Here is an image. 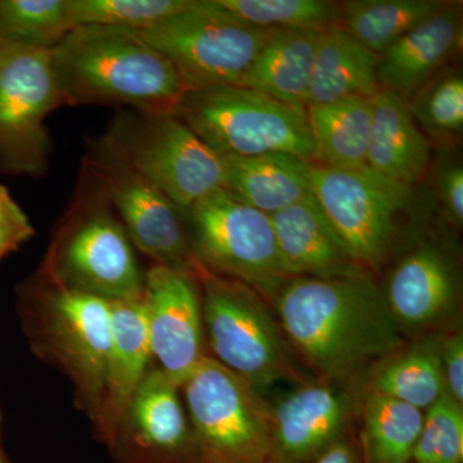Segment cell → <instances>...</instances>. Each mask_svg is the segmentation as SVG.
<instances>
[{"label":"cell","mask_w":463,"mask_h":463,"mask_svg":"<svg viewBox=\"0 0 463 463\" xmlns=\"http://www.w3.org/2000/svg\"><path fill=\"white\" fill-rule=\"evenodd\" d=\"M105 142L183 213L223 188V160L175 114L130 111Z\"/></svg>","instance_id":"9"},{"label":"cell","mask_w":463,"mask_h":463,"mask_svg":"<svg viewBox=\"0 0 463 463\" xmlns=\"http://www.w3.org/2000/svg\"><path fill=\"white\" fill-rule=\"evenodd\" d=\"M273 443L269 463H310L344 438L353 399L328 383H313L272 405Z\"/></svg>","instance_id":"16"},{"label":"cell","mask_w":463,"mask_h":463,"mask_svg":"<svg viewBox=\"0 0 463 463\" xmlns=\"http://www.w3.org/2000/svg\"><path fill=\"white\" fill-rule=\"evenodd\" d=\"M249 25L270 30L325 33L340 26L341 11L330 0H216Z\"/></svg>","instance_id":"31"},{"label":"cell","mask_w":463,"mask_h":463,"mask_svg":"<svg viewBox=\"0 0 463 463\" xmlns=\"http://www.w3.org/2000/svg\"><path fill=\"white\" fill-rule=\"evenodd\" d=\"M439 156H432L426 179L437 213L448 227L461 231L463 225V165L457 148L440 147Z\"/></svg>","instance_id":"34"},{"label":"cell","mask_w":463,"mask_h":463,"mask_svg":"<svg viewBox=\"0 0 463 463\" xmlns=\"http://www.w3.org/2000/svg\"><path fill=\"white\" fill-rule=\"evenodd\" d=\"M0 463H5V459H3L2 452H0Z\"/></svg>","instance_id":"39"},{"label":"cell","mask_w":463,"mask_h":463,"mask_svg":"<svg viewBox=\"0 0 463 463\" xmlns=\"http://www.w3.org/2000/svg\"><path fill=\"white\" fill-rule=\"evenodd\" d=\"M279 249L295 277L365 276L315 196L270 215Z\"/></svg>","instance_id":"20"},{"label":"cell","mask_w":463,"mask_h":463,"mask_svg":"<svg viewBox=\"0 0 463 463\" xmlns=\"http://www.w3.org/2000/svg\"><path fill=\"white\" fill-rule=\"evenodd\" d=\"M179 389L158 368L148 371L109 448L118 463H197Z\"/></svg>","instance_id":"15"},{"label":"cell","mask_w":463,"mask_h":463,"mask_svg":"<svg viewBox=\"0 0 463 463\" xmlns=\"http://www.w3.org/2000/svg\"><path fill=\"white\" fill-rule=\"evenodd\" d=\"M191 0H69L76 26L143 32L187 7Z\"/></svg>","instance_id":"32"},{"label":"cell","mask_w":463,"mask_h":463,"mask_svg":"<svg viewBox=\"0 0 463 463\" xmlns=\"http://www.w3.org/2000/svg\"><path fill=\"white\" fill-rule=\"evenodd\" d=\"M458 288V269L450 250L440 241L422 240L395 265L383 294L399 326L421 327L452 310Z\"/></svg>","instance_id":"17"},{"label":"cell","mask_w":463,"mask_h":463,"mask_svg":"<svg viewBox=\"0 0 463 463\" xmlns=\"http://www.w3.org/2000/svg\"><path fill=\"white\" fill-rule=\"evenodd\" d=\"M423 423L422 411L371 390L364 403V447L371 463H410Z\"/></svg>","instance_id":"27"},{"label":"cell","mask_w":463,"mask_h":463,"mask_svg":"<svg viewBox=\"0 0 463 463\" xmlns=\"http://www.w3.org/2000/svg\"><path fill=\"white\" fill-rule=\"evenodd\" d=\"M106 206L99 191L96 201L76 206L52 245L44 276L109 303L141 297L145 279L132 241Z\"/></svg>","instance_id":"12"},{"label":"cell","mask_w":463,"mask_h":463,"mask_svg":"<svg viewBox=\"0 0 463 463\" xmlns=\"http://www.w3.org/2000/svg\"><path fill=\"white\" fill-rule=\"evenodd\" d=\"M362 463H371V462H370V459H368L367 455H365V461H364V462H362Z\"/></svg>","instance_id":"40"},{"label":"cell","mask_w":463,"mask_h":463,"mask_svg":"<svg viewBox=\"0 0 463 463\" xmlns=\"http://www.w3.org/2000/svg\"><path fill=\"white\" fill-rule=\"evenodd\" d=\"M272 303L283 334L326 379L354 376L402 345L398 322L370 274L294 277Z\"/></svg>","instance_id":"1"},{"label":"cell","mask_w":463,"mask_h":463,"mask_svg":"<svg viewBox=\"0 0 463 463\" xmlns=\"http://www.w3.org/2000/svg\"><path fill=\"white\" fill-rule=\"evenodd\" d=\"M462 5L444 2L430 18L381 54L377 67L381 90L408 102L422 85L447 69L462 50Z\"/></svg>","instance_id":"18"},{"label":"cell","mask_w":463,"mask_h":463,"mask_svg":"<svg viewBox=\"0 0 463 463\" xmlns=\"http://www.w3.org/2000/svg\"><path fill=\"white\" fill-rule=\"evenodd\" d=\"M414 121L429 141L455 147L463 132L461 69H444L407 102Z\"/></svg>","instance_id":"29"},{"label":"cell","mask_w":463,"mask_h":463,"mask_svg":"<svg viewBox=\"0 0 463 463\" xmlns=\"http://www.w3.org/2000/svg\"><path fill=\"white\" fill-rule=\"evenodd\" d=\"M61 106L52 50L0 43V172L44 174L51 152L45 120Z\"/></svg>","instance_id":"11"},{"label":"cell","mask_w":463,"mask_h":463,"mask_svg":"<svg viewBox=\"0 0 463 463\" xmlns=\"http://www.w3.org/2000/svg\"><path fill=\"white\" fill-rule=\"evenodd\" d=\"M52 56L65 106L118 105L175 114L188 91L173 63L130 30L76 26Z\"/></svg>","instance_id":"2"},{"label":"cell","mask_w":463,"mask_h":463,"mask_svg":"<svg viewBox=\"0 0 463 463\" xmlns=\"http://www.w3.org/2000/svg\"><path fill=\"white\" fill-rule=\"evenodd\" d=\"M20 298L33 346L62 368L97 423L111 341L109 301L66 288L47 276L26 283Z\"/></svg>","instance_id":"4"},{"label":"cell","mask_w":463,"mask_h":463,"mask_svg":"<svg viewBox=\"0 0 463 463\" xmlns=\"http://www.w3.org/2000/svg\"><path fill=\"white\" fill-rule=\"evenodd\" d=\"M380 56L341 26L321 33L317 48L307 106L352 97L373 99L381 90Z\"/></svg>","instance_id":"24"},{"label":"cell","mask_w":463,"mask_h":463,"mask_svg":"<svg viewBox=\"0 0 463 463\" xmlns=\"http://www.w3.org/2000/svg\"><path fill=\"white\" fill-rule=\"evenodd\" d=\"M175 115L221 156L282 152L317 163L307 108L241 85L188 90Z\"/></svg>","instance_id":"5"},{"label":"cell","mask_w":463,"mask_h":463,"mask_svg":"<svg viewBox=\"0 0 463 463\" xmlns=\"http://www.w3.org/2000/svg\"><path fill=\"white\" fill-rule=\"evenodd\" d=\"M194 276L200 286L203 330L214 354L212 358L261 394L279 381L294 379L281 327L264 298L199 261Z\"/></svg>","instance_id":"6"},{"label":"cell","mask_w":463,"mask_h":463,"mask_svg":"<svg viewBox=\"0 0 463 463\" xmlns=\"http://www.w3.org/2000/svg\"><path fill=\"white\" fill-rule=\"evenodd\" d=\"M197 463H269L272 405L230 370L205 356L181 386Z\"/></svg>","instance_id":"7"},{"label":"cell","mask_w":463,"mask_h":463,"mask_svg":"<svg viewBox=\"0 0 463 463\" xmlns=\"http://www.w3.org/2000/svg\"><path fill=\"white\" fill-rule=\"evenodd\" d=\"M432 156V145L414 121L407 102L381 90L373 99L368 169L402 184H423Z\"/></svg>","instance_id":"21"},{"label":"cell","mask_w":463,"mask_h":463,"mask_svg":"<svg viewBox=\"0 0 463 463\" xmlns=\"http://www.w3.org/2000/svg\"><path fill=\"white\" fill-rule=\"evenodd\" d=\"M0 225L17 228V230H33L24 210L17 205L7 188L0 184Z\"/></svg>","instance_id":"36"},{"label":"cell","mask_w":463,"mask_h":463,"mask_svg":"<svg viewBox=\"0 0 463 463\" xmlns=\"http://www.w3.org/2000/svg\"><path fill=\"white\" fill-rule=\"evenodd\" d=\"M109 306L111 341L106 364L105 395L96 428L111 448L124 414L148 373L152 353L143 294L112 301Z\"/></svg>","instance_id":"19"},{"label":"cell","mask_w":463,"mask_h":463,"mask_svg":"<svg viewBox=\"0 0 463 463\" xmlns=\"http://www.w3.org/2000/svg\"><path fill=\"white\" fill-rule=\"evenodd\" d=\"M371 390L419 410H428L446 392L440 341H422L386 362L374 377Z\"/></svg>","instance_id":"28"},{"label":"cell","mask_w":463,"mask_h":463,"mask_svg":"<svg viewBox=\"0 0 463 463\" xmlns=\"http://www.w3.org/2000/svg\"><path fill=\"white\" fill-rule=\"evenodd\" d=\"M141 33L182 76L188 90L241 85L273 30L249 25L216 3L191 0Z\"/></svg>","instance_id":"10"},{"label":"cell","mask_w":463,"mask_h":463,"mask_svg":"<svg viewBox=\"0 0 463 463\" xmlns=\"http://www.w3.org/2000/svg\"><path fill=\"white\" fill-rule=\"evenodd\" d=\"M90 172L96 179V190L108 205L115 207L136 248L157 265L194 274L197 261L178 206L103 138L91 151Z\"/></svg>","instance_id":"13"},{"label":"cell","mask_w":463,"mask_h":463,"mask_svg":"<svg viewBox=\"0 0 463 463\" xmlns=\"http://www.w3.org/2000/svg\"><path fill=\"white\" fill-rule=\"evenodd\" d=\"M361 457L350 441L345 438L335 443L334 446L328 448L321 456L317 457L310 463H362Z\"/></svg>","instance_id":"37"},{"label":"cell","mask_w":463,"mask_h":463,"mask_svg":"<svg viewBox=\"0 0 463 463\" xmlns=\"http://www.w3.org/2000/svg\"><path fill=\"white\" fill-rule=\"evenodd\" d=\"M441 367L446 392L456 402H463V337L461 332L440 341Z\"/></svg>","instance_id":"35"},{"label":"cell","mask_w":463,"mask_h":463,"mask_svg":"<svg viewBox=\"0 0 463 463\" xmlns=\"http://www.w3.org/2000/svg\"><path fill=\"white\" fill-rule=\"evenodd\" d=\"M321 33L273 30L250 67L242 87L286 105L307 108Z\"/></svg>","instance_id":"23"},{"label":"cell","mask_w":463,"mask_h":463,"mask_svg":"<svg viewBox=\"0 0 463 463\" xmlns=\"http://www.w3.org/2000/svg\"><path fill=\"white\" fill-rule=\"evenodd\" d=\"M223 190L259 212L272 215L313 196L312 163L282 152L222 156Z\"/></svg>","instance_id":"22"},{"label":"cell","mask_w":463,"mask_h":463,"mask_svg":"<svg viewBox=\"0 0 463 463\" xmlns=\"http://www.w3.org/2000/svg\"><path fill=\"white\" fill-rule=\"evenodd\" d=\"M194 259L206 269L243 283L272 303L294 279L283 258L270 215L222 188L185 210Z\"/></svg>","instance_id":"8"},{"label":"cell","mask_w":463,"mask_h":463,"mask_svg":"<svg viewBox=\"0 0 463 463\" xmlns=\"http://www.w3.org/2000/svg\"><path fill=\"white\" fill-rule=\"evenodd\" d=\"M33 230H17V228L0 225V260L9 254L16 251L24 242L33 237Z\"/></svg>","instance_id":"38"},{"label":"cell","mask_w":463,"mask_h":463,"mask_svg":"<svg viewBox=\"0 0 463 463\" xmlns=\"http://www.w3.org/2000/svg\"><path fill=\"white\" fill-rule=\"evenodd\" d=\"M313 196L365 270H376L414 239L437 213L423 184L389 181L368 169L337 170L312 163Z\"/></svg>","instance_id":"3"},{"label":"cell","mask_w":463,"mask_h":463,"mask_svg":"<svg viewBox=\"0 0 463 463\" xmlns=\"http://www.w3.org/2000/svg\"><path fill=\"white\" fill-rule=\"evenodd\" d=\"M416 463H462L463 410L447 392L428 408L414 447Z\"/></svg>","instance_id":"33"},{"label":"cell","mask_w":463,"mask_h":463,"mask_svg":"<svg viewBox=\"0 0 463 463\" xmlns=\"http://www.w3.org/2000/svg\"><path fill=\"white\" fill-rule=\"evenodd\" d=\"M340 26L377 56L440 9L441 0H346Z\"/></svg>","instance_id":"26"},{"label":"cell","mask_w":463,"mask_h":463,"mask_svg":"<svg viewBox=\"0 0 463 463\" xmlns=\"http://www.w3.org/2000/svg\"><path fill=\"white\" fill-rule=\"evenodd\" d=\"M152 358L181 386L205 356L203 301L194 274L155 265L143 288Z\"/></svg>","instance_id":"14"},{"label":"cell","mask_w":463,"mask_h":463,"mask_svg":"<svg viewBox=\"0 0 463 463\" xmlns=\"http://www.w3.org/2000/svg\"><path fill=\"white\" fill-rule=\"evenodd\" d=\"M72 29L69 0H0V43L53 50Z\"/></svg>","instance_id":"30"},{"label":"cell","mask_w":463,"mask_h":463,"mask_svg":"<svg viewBox=\"0 0 463 463\" xmlns=\"http://www.w3.org/2000/svg\"><path fill=\"white\" fill-rule=\"evenodd\" d=\"M317 164L337 170L367 167L373 99L352 97L307 106Z\"/></svg>","instance_id":"25"}]
</instances>
